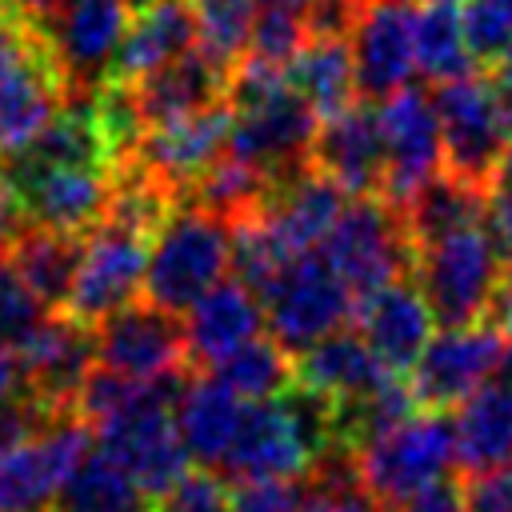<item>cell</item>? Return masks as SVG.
Here are the masks:
<instances>
[{
	"label": "cell",
	"instance_id": "cell-1",
	"mask_svg": "<svg viewBox=\"0 0 512 512\" xmlns=\"http://www.w3.org/2000/svg\"><path fill=\"white\" fill-rule=\"evenodd\" d=\"M188 384V368L164 372L156 380H140L136 396L112 412L108 420H100L96 432V448L104 456H112L140 488L148 500L164 496L172 484H180L188 476V452L176 428V400Z\"/></svg>",
	"mask_w": 512,
	"mask_h": 512
},
{
	"label": "cell",
	"instance_id": "cell-2",
	"mask_svg": "<svg viewBox=\"0 0 512 512\" xmlns=\"http://www.w3.org/2000/svg\"><path fill=\"white\" fill-rule=\"evenodd\" d=\"M228 236L232 224L192 200H180L164 212L148 240L144 300L164 312L184 316L212 284L228 272Z\"/></svg>",
	"mask_w": 512,
	"mask_h": 512
},
{
	"label": "cell",
	"instance_id": "cell-3",
	"mask_svg": "<svg viewBox=\"0 0 512 512\" xmlns=\"http://www.w3.org/2000/svg\"><path fill=\"white\" fill-rule=\"evenodd\" d=\"M356 484L392 512L412 492L436 484L456 464V436L444 408H412L404 420L356 440L352 448Z\"/></svg>",
	"mask_w": 512,
	"mask_h": 512
},
{
	"label": "cell",
	"instance_id": "cell-4",
	"mask_svg": "<svg viewBox=\"0 0 512 512\" xmlns=\"http://www.w3.org/2000/svg\"><path fill=\"white\" fill-rule=\"evenodd\" d=\"M504 272L508 268L488 224L444 232L412 252V280L440 328L484 320Z\"/></svg>",
	"mask_w": 512,
	"mask_h": 512
},
{
	"label": "cell",
	"instance_id": "cell-5",
	"mask_svg": "<svg viewBox=\"0 0 512 512\" xmlns=\"http://www.w3.org/2000/svg\"><path fill=\"white\" fill-rule=\"evenodd\" d=\"M440 140H444V172L488 188L500 156L512 144V96L476 72L436 84L432 92Z\"/></svg>",
	"mask_w": 512,
	"mask_h": 512
},
{
	"label": "cell",
	"instance_id": "cell-6",
	"mask_svg": "<svg viewBox=\"0 0 512 512\" xmlns=\"http://www.w3.org/2000/svg\"><path fill=\"white\" fill-rule=\"evenodd\" d=\"M64 100L68 88L44 36L0 8V164L24 152Z\"/></svg>",
	"mask_w": 512,
	"mask_h": 512
},
{
	"label": "cell",
	"instance_id": "cell-7",
	"mask_svg": "<svg viewBox=\"0 0 512 512\" xmlns=\"http://www.w3.org/2000/svg\"><path fill=\"white\" fill-rule=\"evenodd\" d=\"M320 248V256L352 288V296H368L400 276H412L416 244L404 228L400 208H392L384 196H352Z\"/></svg>",
	"mask_w": 512,
	"mask_h": 512
},
{
	"label": "cell",
	"instance_id": "cell-8",
	"mask_svg": "<svg viewBox=\"0 0 512 512\" xmlns=\"http://www.w3.org/2000/svg\"><path fill=\"white\" fill-rule=\"evenodd\" d=\"M260 308L272 340H280L288 352H304L320 336L344 328L356 296L320 252H300L260 292Z\"/></svg>",
	"mask_w": 512,
	"mask_h": 512
},
{
	"label": "cell",
	"instance_id": "cell-9",
	"mask_svg": "<svg viewBox=\"0 0 512 512\" xmlns=\"http://www.w3.org/2000/svg\"><path fill=\"white\" fill-rule=\"evenodd\" d=\"M148 240H152L148 228L120 220V216H104L92 232H84L80 264H76L64 312L84 324H100L116 308L132 304L136 292L144 288Z\"/></svg>",
	"mask_w": 512,
	"mask_h": 512
},
{
	"label": "cell",
	"instance_id": "cell-10",
	"mask_svg": "<svg viewBox=\"0 0 512 512\" xmlns=\"http://www.w3.org/2000/svg\"><path fill=\"white\" fill-rule=\"evenodd\" d=\"M92 452V424L76 412L48 416L28 440L0 452V512H48L64 476Z\"/></svg>",
	"mask_w": 512,
	"mask_h": 512
},
{
	"label": "cell",
	"instance_id": "cell-11",
	"mask_svg": "<svg viewBox=\"0 0 512 512\" xmlns=\"http://www.w3.org/2000/svg\"><path fill=\"white\" fill-rule=\"evenodd\" d=\"M136 4L140 0H68L48 24L36 28L64 76L68 96H92L112 76V60Z\"/></svg>",
	"mask_w": 512,
	"mask_h": 512
},
{
	"label": "cell",
	"instance_id": "cell-12",
	"mask_svg": "<svg viewBox=\"0 0 512 512\" xmlns=\"http://www.w3.org/2000/svg\"><path fill=\"white\" fill-rule=\"evenodd\" d=\"M4 172L16 188L28 224L56 228L68 236L92 232L112 200V172L80 168V164H32V160H4Z\"/></svg>",
	"mask_w": 512,
	"mask_h": 512
},
{
	"label": "cell",
	"instance_id": "cell-13",
	"mask_svg": "<svg viewBox=\"0 0 512 512\" xmlns=\"http://www.w3.org/2000/svg\"><path fill=\"white\" fill-rule=\"evenodd\" d=\"M508 336L492 320L440 328L416 364L408 368V388L420 408H456L500 368Z\"/></svg>",
	"mask_w": 512,
	"mask_h": 512
},
{
	"label": "cell",
	"instance_id": "cell-14",
	"mask_svg": "<svg viewBox=\"0 0 512 512\" xmlns=\"http://www.w3.org/2000/svg\"><path fill=\"white\" fill-rule=\"evenodd\" d=\"M228 128H232V104L216 100L208 108L148 124L132 160L148 180H156L176 204L188 196V188L196 184V176L224 152L228 144Z\"/></svg>",
	"mask_w": 512,
	"mask_h": 512
},
{
	"label": "cell",
	"instance_id": "cell-15",
	"mask_svg": "<svg viewBox=\"0 0 512 512\" xmlns=\"http://www.w3.org/2000/svg\"><path fill=\"white\" fill-rule=\"evenodd\" d=\"M320 116L284 84L268 92L264 100L232 108V128H228V152L264 168L272 180L296 172L308 164L312 140H316Z\"/></svg>",
	"mask_w": 512,
	"mask_h": 512
},
{
	"label": "cell",
	"instance_id": "cell-16",
	"mask_svg": "<svg viewBox=\"0 0 512 512\" xmlns=\"http://www.w3.org/2000/svg\"><path fill=\"white\" fill-rule=\"evenodd\" d=\"M380 136H384V188L388 204H404L428 176L444 168V140L436 104L428 92L404 84L380 104Z\"/></svg>",
	"mask_w": 512,
	"mask_h": 512
},
{
	"label": "cell",
	"instance_id": "cell-17",
	"mask_svg": "<svg viewBox=\"0 0 512 512\" xmlns=\"http://www.w3.org/2000/svg\"><path fill=\"white\" fill-rule=\"evenodd\" d=\"M348 48L356 68V96L384 100L412 84L416 40L408 0H360L348 24Z\"/></svg>",
	"mask_w": 512,
	"mask_h": 512
},
{
	"label": "cell",
	"instance_id": "cell-18",
	"mask_svg": "<svg viewBox=\"0 0 512 512\" xmlns=\"http://www.w3.org/2000/svg\"><path fill=\"white\" fill-rule=\"evenodd\" d=\"M96 336V364L116 368L132 380H156L164 372L188 368L184 352V320L176 312L144 304H124L100 324H92Z\"/></svg>",
	"mask_w": 512,
	"mask_h": 512
},
{
	"label": "cell",
	"instance_id": "cell-19",
	"mask_svg": "<svg viewBox=\"0 0 512 512\" xmlns=\"http://www.w3.org/2000/svg\"><path fill=\"white\" fill-rule=\"evenodd\" d=\"M24 392L44 412H72L76 388L96 364V336L92 324L60 312H48L44 324L16 348Z\"/></svg>",
	"mask_w": 512,
	"mask_h": 512
},
{
	"label": "cell",
	"instance_id": "cell-20",
	"mask_svg": "<svg viewBox=\"0 0 512 512\" xmlns=\"http://www.w3.org/2000/svg\"><path fill=\"white\" fill-rule=\"evenodd\" d=\"M308 164L320 168L344 196H380L384 188V136L368 100L340 108L316 124Z\"/></svg>",
	"mask_w": 512,
	"mask_h": 512
},
{
	"label": "cell",
	"instance_id": "cell-21",
	"mask_svg": "<svg viewBox=\"0 0 512 512\" xmlns=\"http://www.w3.org/2000/svg\"><path fill=\"white\" fill-rule=\"evenodd\" d=\"M352 316H356V332L364 336V344L380 356L388 372H400V376L416 364L436 324L412 276H400L368 296H356Z\"/></svg>",
	"mask_w": 512,
	"mask_h": 512
},
{
	"label": "cell",
	"instance_id": "cell-22",
	"mask_svg": "<svg viewBox=\"0 0 512 512\" xmlns=\"http://www.w3.org/2000/svg\"><path fill=\"white\" fill-rule=\"evenodd\" d=\"M264 328V308L260 296L240 284V280H220L212 284L196 304H188L184 312V352H188V368L204 372L212 368L220 356H228L232 348H240L244 340L260 336Z\"/></svg>",
	"mask_w": 512,
	"mask_h": 512
},
{
	"label": "cell",
	"instance_id": "cell-23",
	"mask_svg": "<svg viewBox=\"0 0 512 512\" xmlns=\"http://www.w3.org/2000/svg\"><path fill=\"white\" fill-rule=\"evenodd\" d=\"M296 384L320 392L336 412L372 396L388 376H400V372H388L380 364V356L364 344L360 332H328L320 336L316 344H308L304 352H296Z\"/></svg>",
	"mask_w": 512,
	"mask_h": 512
},
{
	"label": "cell",
	"instance_id": "cell-24",
	"mask_svg": "<svg viewBox=\"0 0 512 512\" xmlns=\"http://www.w3.org/2000/svg\"><path fill=\"white\" fill-rule=\"evenodd\" d=\"M344 204H348V196H344L320 168L304 164V168L280 176V180L272 184L268 200H264L256 212H260V216L272 224V232L300 256V252H312V248L328 236V228L336 224V216L344 212Z\"/></svg>",
	"mask_w": 512,
	"mask_h": 512
},
{
	"label": "cell",
	"instance_id": "cell-25",
	"mask_svg": "<svg viewBox=\"0 0 512 512\" xmlns=\"http://www.w3.org/2000/svg\"><path fill=\"white\" fill-rule=\"evenodd\" d=\"M188 48H196L192 0H140L116 48L108 80H140Z\"/></svg>",
	"mask_w": 512,
	"mask_h": 512
},
{
	"label": "cell",
	"instance_id": "cell-26",
	"mask_svg": "<svg viewBox=\"0 0 512 512\" xmlns=\"http://www.w3.org/2000/svg\"><path fill=\"white\" fill-rule=\"evenodd\" d=\"M224 84H228V72L220 64H212L200 48H188V52L172 56L168 64L152 68L148 76L132 80L144 124H160V120L208 108V104L224 100Z\"/></svg>",
	"mask_w": 512,
	"mask_h": 512
},
{
	"label": "cell",
	"instance_id": "cell-27",
	"mask_svg": "<svg viewBox=\"0 0 512 512\" xmlns=\"http://www.w3.org/2000/svg\"><path fill=\"white\" fill-rule=\"evenodd\" d=\"M288 88L324 120L356 104V68L344 32H308L300 52L288 60Z\"/></svg>",
	"mask_w": 512,
	"mask_h": 512
},
{
	"label": "cell",
	"instance_id": "cell-28",
	"mask_svg": "<svg viewBox=\"0 0 512 512\" xmlns=\"http://www.w3.org/2000/svg\"><path fill=\"white\" fill-rule=\"evenodd\" d=\"M240 412H244V400L228 392L220 380H212L208 372L200 380H188L176 400V428H180L188 460L216 472L232 444Z\"/></svg>",
	"mask_w": 512,
	"mask_h": 512
},
{
	"label": "cell",
	"instance_id": "cell-29",
	"mask_svg": "<svg viewBox=\"0 0 512 512\" xmlns=\"http://www.w3.org/2000/svg\"><path fill=\"white\" fill-rule=\"evenodd\" d=\"M452 436H456V468L464 476L504 464L512 456V388L480 384L472 396H464L452 416Z\"/></svg>",
	"mask_w": 512,
	"mask_h": 512
},
{
	"label": "cell",
	"instance_id": "cell-30",
	"mask_svg": "<svg viewBox=\"0 0 512 512\" xmlns=\"http://www.w3.org/2000/svg\"><path fill=\"white\" fill-rule=\"evenodd\" d=\"M488 200H492L488 188L468 184V180H460V176L440 168L436 176H428L400 204V216H404V228H408L412 244H424V240H436L444 232H456V228H468V224H484L488 220Z\"/></svg>",
	"mask_w": 512,
	"mask_h": 512
},
{
	"label": "cell",
	"instance_id": "cell-31",
	"mask_svg": "<svg viewBox=\"0 0 512 512\" xmlns=\"http://www.w3.org/2000/svg\"><path fill=\"white\" fill-rule=\"evenodd\" d=\"M412 40H416V72L432 84L456 80L476 64L464 36L460 0H420V8H412Z\"/></svg>",
	"mask_w": 512,
	"mask_h": 512
},
{
	"label": "cell",
	"instance_id": "cell-32",
	"mask_svg": "<svg viewBox=\"0 0 512 512\" xmlns=\"http://www.w3.org/2000/svg\"><path fill=\"white\" fill-rule=\"evenodd\" d=\"M16 272L28 280V288L48 304V308H64L76 264H80V236L56 232V228H40L28 224L12 248H8Z\"/></svg>",
	"mask_w": 512,
	"mask_h": 512
},
{
	"label": "cell",
	"instance_id": "cell-33",
	"mask_svg": "<svg viewBox=\"0 0 512 512\" xmlns=\"http://www.w3.org/2000/svg\"><path fill=\"white\" fill-rule=\"evenodd\" d=\"M56 512H148L144 488L100 448H92L60 484Z\"/></svg>",
	"mask_w": 512,
	"mask_h": 512
},
{
	"label": "cell",
	"instance_id": "cell-34",
	"mask_svg": "<svg viewBox=\"0 0 512 512\" xmlns=\"http://www.w3.org/2000/svg\"><path fill=\"white\" fill-rule=\"evenodd\" d=\"M212 380H220L240 400H272L296 384V360L292 352L272 336H252L228 356H220L212 368H204Z\"/></svg>",
	"mask_w": 512,
	"mask_h": 512
},
{
	"label": "cell",
	"instance_id": "cell-35",
	"mask_svg": "<svg viewBox=\"0 0 512 512\" xmlns=\"http://www.w3.org/2000/svg\"><path fill=\"white\" fill-rule=\"evenodd\" d=\"M272 184L276 180L264 168H256V164H248V160H240L232 152H220L196 176V184L188 188L184 200H192V204H200V208H208V212H216V216H224L232 224V220L256 212L268 200Z\"/></svg>",
	"mask_w": 512,
	"mask_h": 512
},
{
	"label": "cell",
	"instance_id": "cell-36",
	"mask_svg": "<svg viewBox=\"0 0 512 512\" xmlns=\"http://www.w3.org/2000/svg\"><path fill=\"white\" fill-rule=\"evenodd\" d=\"M192 12H196V48L212 64L232 72V64L248 48L256 0H192Z\"/></svg>",
	"mask_w": 512,
	"mask_h": 512
},
{
	"label": "cell",
	"instance_id": "cell-37",
	"mask_svg": "<svg viewBox=\"0 0 512 512\" xmlns=\"http://www.w3.org/2000/svg\"><path fill=\"white\" fill-rule=\"evenodd\" d=\"M312 492L300 504V512H384L352 472V452L344 444H332L316 464H312Z\"/></svg>",
	"mask_w": 512,
	"mask_h": 512
},
{
	"label": "cell",
	"instance_id": "cell-38",
	"mask_svg": "<svg viewBox=\"0 0 512 512\" xmlns=\"http://www.w3.org/2000/svg\"><path fill=\"white\" fill-rule=\"evenodd\" d=\"M48 316V304L28 288V280L16 272L12 256L0 252V340L16 352Z\"/></svg>",
	"mask_w": 512,
	"mask_h": 512
},
{
	"label": "cell",
	"instance_id": "cell-39",
	"mask_svg": "<svg viewBox=\"0 0 512 512\" xmlns=\"http://www.w3.org/2000/svg\"><path fill=\"white\" fill-rule=\"evenodd\" d=\"M304 40H308V20H304L300 12H288V8H260V12L252 16V32H248L244 56L288 68V60L300 52Z\"/></svg>",
	"mask_w": 512,
	"mask_h": 512
},
{
	"label": "cell",
	"instance_id": "cell-40",
	"mask_svg": "<svg viewBox=\"0 0 512 512\" xmlns=\"http://www.w3.org/2000/svg\"><path fill=\"white\" fill-rule=\"evenodd\" d=\"M312 492V476H248L228 488L232 512H300Z\"/></svg>",
	"mask_w": 512,
	"mask_h": 512
},
{
	"label": "cell",
	"instance_id": "cell-41",
	"mask_svg": "<svg viewBox=\"0 0 512 512\" xmlns=\"http://www.w3.org/2000/svg\"><path fill=\"white\" fill-rule=\"evenodd\" d=\"M460 16L476 64H492L512 44V0H460Z\"/></svg>",
	"mask_w": 512,
	"mask_h": 512
},
{
	"label": "cell",
	"instance_id": "cell-42",
	"mask_svg": "<svg viewBox=\"0 0 512 512\" xmlns=\"http://www.w3.org/2000/svg\"><path fill=\"white\" fill-rule=\"evenodd\" d=\"M148 512H232L228 508V484L212 472V468H200L172 484L164 496H156V508Z\"/></svg>",
	"mask_w": 512,
	"mask_h": 512
},
{
	"label": "cell",
	"instance_id": "cell-43",
	"mask_svg": "<svg viewBox=\"0 0 512 512\" xmlns=\"http://www.w3.org/2000/svg\"><path fill=\"white\" fill-rule=\"evenodd\" d=\"M464 512H512V456L460 480Z\"/></svg>",
	"mask_w": 512,
	"mask_h": 512
},
{
	"label": "cell",
	"instance_id": "cell-44",
	"mask_svg": "<svg viewBox=\"0 0 512 512\" xmlns=\"http://www.w3.org/2000/svg\"><path fill=\"white\" fill-rule=\"evenodd\" d=\"M48 416H56V412H44L28 392H16V396L0 400V452H8L20 440H28Z\"/></svg>",
	"mask_w": 512,
	"mask_h": 512
},
{
	"label": "cell",
	"instance_id": "cell-45",
	"mask_svg": "<svg viewBox=\"0 0 512 512\" xmlns=\"http://www.w3.org/2000/svg\"><path fill=\"white\" fill-rule=\"evenodd\" d=\"M392 512H464V488L452 480H436L420 492H412L408 500H400Z\"/></svg>",
	"mask_w": 512,
	"mask_h": 512
},
{
	"label": "cell",
	"instance_id": "cell-46",
	"mask_svg": "<svg viewBox=\"0 0 512 512\" xmlns=\"http://www.w3.org/2000/svg\"><path fill=\"white\" fill-rule=\"evenodd\" d=\"M24 228H28L24 208H20L16 188H12V180H8V172H4V164H0V252H8L12 240H16Z\"/></svg>",
	"mask_w": 512,
	"mask_h": 512
},
{
	"label": "cell",
	"instance_id": "cell-47",
	"mask_svg": "<svg viewBox=\"0 0 512 512\" xmlns=\"http://www.w3.org/2000/svg\"><path fill=\"white\" fill-rule=\"evenodd\" d=\"M488 228H492V236L500 244L504 268L512 272V200H500V196L488 200Z\"/></svg>",
	"mask_w": 512,
	"mask_h": 512
},
{
	"label": "cell",
	"instance_id": "cell-48",
	"mask_svg": "<svg viewBox=\"0 0 512 512\" xmlns=\"http://www.w3.org/2000/svg\"><path fill=\"white\" fill-rule=\"evenodd\" d=\"M64 4H68V0H0V8H8L12 16H20V20L32 24V28L48 24Z\"/></svg>",
	"mask_w": 512,
	"mask_h": 512
},
{
	"label": "cell",
	"instance_id": "cell-49",
	"mask_svg": "<svg viewBox=\"0 0 512 512\" xmlns=\"http://www.w3.org/2000/svg\"><path fill=\"white\" fill-rule=\"evenodd\" d=\"M484 320H492V324L512 340V272H504L500 288L492 292V304H488V316H484Z\"/></svg>",
	"mask_w": 512,
	"mask_h": 512
},
{
	"label": "cell",
	"instance_id": "cell-50",
	"mask_svg": "<svg viewBox=\"0 0 512 512\" xmlns=\"http://www.w3.org/2000/svg\"><path fill=\"white\" fill-rule=\"evenodd\" d=\"M16 392H24L20 360H16V352L0 340V400H8V396H16Z\"/></svg>",
	"mask_w": 512,
	"mask_h": 512
},
{
	"label": "cell",
	"instance_id": "cell-51",
	"mask_svg": "<svg viewBox=\"0 0 512 512\" xmlns=\"http://www.w3.org/2000/svg\"><path fill=\"white\" fill-rule=\"evenodd\" d=\"M488 196H500V200H512V144L508 152L500 156L496 172H492V184H488Z\"/></svg>",
	"mask_w": 512,
	"mask_h": 512
},
{
	"label": "cell",
	"instance_id": "cell-52",
	"mask_svg": "<svg viewBox=\"0 0 512 512\" xmlns=\"http://www.w3.org/2000/svg\"><path fill=\"white\" fill-rule=\"evenodd\" d=\"M492 68H496V84H500V88L512 96V44H508V48H504V52L492 60Z\"/></svg>",
	"mask_w": 512,
	"mask_h": 512
},
{
	"label": "cell",
	"instance_id": "cell-53",
	"mask_svg": "<svg viewBox=\"0 0 512 512\" xmlns=\"http://www.w3.org/2000/svg\"><path fill=\"white\" fill-rule=\"evenodd\" d=\"M260 8H288V12H300V16H308V8L316 4V0H256Z\"/></svg>",
	"mask_w": 512,
	"mask_h": 512
},
{
	"label": "cell",
	"instance_id": "cell-54",
	"mask_svg": "<svg viewBox=\"0 0 512 512\" xmlns=\"http://www.w3.org/2000/svg\"><path fill=\"white\" fill-rule=\"evenodd\" d=\"M500 384H508L512 388V340H508V348H504V356H500Z\"/></svg>",
	"mask_w": 512,
	"mask_h": 512
},
{
	"label": "cell",
	"instance_id": "cell-55",
	"mask_svg": "<svg viewBox=\"0 0 512 512\" xmlns=\"http://www.w3.org/2000/svg\"><path fill=\"white\" fill-rule=\"evenodd\" d=\"M408 4H412V0H408Z\"/></svg>",
	"mask_w": 512,
	"mask_h": 512
}]
</instances>
